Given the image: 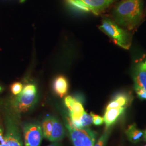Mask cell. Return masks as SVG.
Instances as JSON below:
<instances>
[{
  "label": "cell",
  "instance_id": "1",
  "mask_svg": "<svg viewBox=\"0 0 146 146\" xmlns=\"http://www.w3.org/2000/svg\"><path fill=\"white\" fill-rule=\"evenodd\" d=\"M115 22L125 29L132 31L139 26L143 17L142 0H121L113 9Z\"/></svg>",
  "mask_w": 146,
  "mask_h": 146
},
{
  "label": "cell",
  "instance_id": "2",
  "mask_svg": "<svg viewBox=\"0 0 146 146\" xmlns=\"http://www.w3.org/2000/svg\"><path fill=\"white\" fill-rule=\"evenodd\" d=\"M99 28L119 47L125 49L130 48L131 43V34L128 30L123 28L115 21L110 19H104Z\"/></svg>",
  "mask_w": 146,
  "mask_h": 146
},
{
  "label": "cell",
  "instance_id": "3",
  "mask_svg": "<svg viewBox=\"0 0 146 146\" xmlns=\"http://www.w3.org/2000/svg\"><path fill=\"white\" fill-rule=\"evenodd\" d=\"M37 88L35 85L29 84L25 86L13 101V107L18 113H25L36 103Z\"/></svg>",
  "mask_w": 146,
  "mask_h": 146
},
{
  "label": "cell",
  "instance_id": "4",
  "mask_svg": "<svg viewBox=\"0 0 146 146\" xmlns=\"http://www.w3.org/2000/svg\"><path fill=\"white\" fill-rule=\"evenodd\" d=\"M66 126L74 146H94L97 136L96 132L88 127L76 128L70 123L69 120L66 122Z\"/></svg>",
  "mask_w": 146,
  "mask_h": 146
},
{
  "label": "cell",
  "instance_id": "5",
  "mask_svg": "<svg viewBox=\"0 0 146 146\" xmlns=\"http://www.w3.org/2000/svg\"><path fill=\"white\" fill-rule=\"evenodd\" d=\"M118 0H67L74 8L98 15Z\"/></svg>",
  "mask_w": 146,
  "mask_h": 146
},
{
  "label": "cell",
  "instance_id": "6",
  "mask_svg": "<svg viewBox=\"0 0 146 146\" xmlns=\"http://www.w3.org/2000/svg\"><path fill=\"white\" fill-rule=\"evenodd\" d=\"M25 146H40L43 137L40 122L35 121L27 122L22 128Z\"/></svg>",
  "mask_w": 146,
  "mask_h": 146
},
{
  "label": "cell",
  "instance_id": "7",
  "mask_svg": "<svg viewBox=\"0 0 146 146\" xmlns=\"http://www.w3.org/2000/svg\"><path fill=\"white\" fill-rule=\"evenodd\" d=\"M5 129V141L0 146H23L21 131L15 118H6Z\"/></svg>",
  "mask_w": 146,
  "mask_h": 146
},
{
  "label": "cell",
  "instance_id": "8",
  "mask_svg": "<svg viewBox=\"0 0 146 146\" xmlns=\"http://www.w3.org/2000/svg\"><path fill=\"white\" fill-rule=\"evenodd\" d=\"M125 109V107L106 108L104 117L106 128H110L111 125H114L124 114Z\"/></svg>",
  "mask_w": 146,
  "mask_h": 146
},
{
  "label": "cell",
  "instance_id": "9",
  "mask_svg": "<svg viewBox=\"0 0 146 146\" xmlns=\"http://www.w3.org/2000/svg\"><path fill=\"white\" fill-rule=\"evenodd\" d=\"M131 95L127 93L121 92L116 94L114 97L107 104L106 108L125 107L127 108L131 102Z\"/></svg>",
  "mask_w": 146,
  "mask_h": 146
},
{
  "label": "cell",
  "instance_id": "10",
  "mask_svg": "<svg viewBox=\"0 0 146 146\" xmlns=\"http://www.w3.org/2000/svg\"><path fill=\"white\" fill-rule=\"evenodd\" d=\"M66 135V130L61 122L54 116L52 129L49 141L50 142L61 141Z\"/></svg>",
  "mask_w": 146,
  "mask_h": 146
},
{
  "label": "cell",
  "instance_id": "11",
  "mask_svg": "<svg viewBox=\"0 0 146 146\" xmlns=\"http://www.w3.org/2000/svg\"><path fill=\"white\" fill-rule=\"evenodd\" d=\"M53 90L55 93L60 98H63L67 94L68 84L67 78L63 76L56 77L53 82Z\"/></svg>",
  "mask_w": 146,
  "mask_h": 146
},
{
  "label": "cell",
  "instance_id": "12",
  "mask_svg": "<svg viewBox=\"0 0 146 146\" xmlns=\"http://www.w3.org/2000/svg\"><path fill=\"white\" fill-rule=\"evenodd\" d=\"M125 134L131 142L137 143L141 141L144 136V132L139 129L135 123L129 125L125 131Z\"/></svg>",
  "mask_w": 146,
  "mask_h": 146
},
{
  "label": "cell",
  "instance_id": "13",
  "mask_svg": "<svg viewBox=\"0 0 146 146\" xmlns=\"http://www.w3.org/2000/svg\"><path fill=\"white\" fill-rule=\"evenodd\" d=\"M54 116L52 115L46 116L42 120L41 123V127L43 137L46 138L48 140L49 139L52 129Z\"/></svg>",
  "mask_w": 146,
  "mask_h": 146
},
{
  "label": "cell",
  "instance_id": "14",
  "mask_svg": "<svg viewBox=\"0 0 146 146\" xmlns=\"http://www.w3.org/2000/svg\"><path fill=\"white\" fill-rule=\"evenodd\" d=\"M134 87H138L146 90V70L136 68L133 75Z\"/></svg>",
  "mask_w": 146,
  "mask_h": 146
},
{
  "label": "cell",
  "instance_id": "15",
  "mask_svg": "<svg viewBox=\"0 0 146 146\" xmlns=\"http://www.w3.org/2000/svg\"><path fill=\"white\" fill-rule=\"evenodd\" d=\"M80 123L81 128L88 127L89 125H91L93 123V119L92 116L89 115L88 114H87L84 111L80 117Z\"/></svg>",
  "mask_w": 146,
  "mask_h": 146
},
{
  "label": "cell",
  "instance_id": "16",
  "mask_svg": "<svg viewBox=\"0 0 146 146\" xmlns=\"http://www.w3.org/2000/svg\"><path fill=\"white\" fill-rule=\"evenodd\" d=\"M110 133L111 128H106L103 134L100 137L97 142L94 144V146H106Z\"/></svg>",
  "mask_w": 146,
  "mask_h": 146
},
{
  "label": "cell",
  "instance_id": "17",
  "mask_svg": "<svg viewBox=\"0 0 146 146\" xmlns=\"http://www.w3.org/2000/svg\"><path fill=\"white\" fill-rule=\"evenodd\" d=\"M11 92L14 95L20 94L23 89V85L20 82H15L11 87Z\"/></svg>",
  "mask_w": 146,
  "mask_h": 146
},
{
  "label": "cell",
  "instance_id": "18",
  "mask_svg": "<svg viewBox=\"0 0 146 146\" xmlns=\"http://www.w3.org/2000/svg\"><path fill=\"white\" fill-rule=\"evenodd\" d=\"M90 115L92 117L93 123L95 125H102L104 123V118L99 115H96L93 113H90Z\"/></svg>",
  "mask_w": 146,
  "mask_h": 146
},
{
  "label": "cell",
  "instance_id": "19",
  "mask_svg": "<svg viewBox=\"0 0 146 146\" xmlns=\"http://www.w3.org/2000/svg\"><path fill=\"white\" fill-rule=\"evenodd\" d=\"M136 93L139 99L146 100V90L144 89L138 87H134Z\"/></svg>",
  "mask_w": 146,
  "mask_h": 146
},
{
  "label": "cell",
  "instance_id": "20",
  "mask_svg": "<svg viewBox=\"0 0 146 146\" xmlns=\"http://www.w3.org/2000/svg\"><path fill=\"white\" fill-rule=\"evenodd\" d=\"M137 68L141 70H146V61L145 62L141 63L139 64Z\"/></svg>",
  "mask_w": 146,
  "mask_h": 146
},
{
  "label": "cell",
  "instance_id": "21",
  "mask_svg": "<svg viewBox=\"0 0 146 146\" xmlns=\"http://www.w3.org/2000/svg\"><path fill=\"white\" fill-rule=\"evenodd\" d=\"M5 141V135H3V131L0 129V145L3 144Z\"/></svg>",
  "mask_w": 146,
  "mask_h": 146
},
{
  "label": "cell",
  "instance_id": "22",
  "mask_svg": "<svg viewBox=\"0 0 146 146\" xmlns=\"http://www.w3.org/2000/svg\"><path fill=\"white\" fill-rule=\"evenodd\" d=\"M47 146H62V145L60 142V141H56V142H52L51 144Z\"/></svg>",
  "mask_w": 146,
  "mask_h": 146
},
{
  "label": "cell",
  "instance_id": "23",
  "mask_svg": "<svg viewBox=\"0 0 146 146\" xmlns=\"http://www.w3.org/2000/svg\"><path fill=\"white\" fill-rule=\"evenodd\" d=\"M143 137L146 140V131H145L144 132V136H143Z\"/></svg>",
  "mask_w": 146,
  "mask_h": 146
},
{
  "label": "cell",
  "instance_id": "24",
  "mask_svg": "<svg viewBox=\"0 0 146 146\" xmlns=\"http://www.w3.org/2000/svg\"><path fill=\"white\" fill-rule=\"evenodd\" d=\"M1 89H2V88H1V87H0V91H1Z\"/></svg>",
  "mask_w": 146,
  "mask_h": 146
},
{
  "label": "cell",
  "instance_id": "25",
  "mask_svg": "<svg viewBox=\"0 0 146 146\" xmlns=\"http://www.w3.org/2000/svg\"></svg>",
  "mask_w": 146,
  "mask_h": 146
}]
</instances>
